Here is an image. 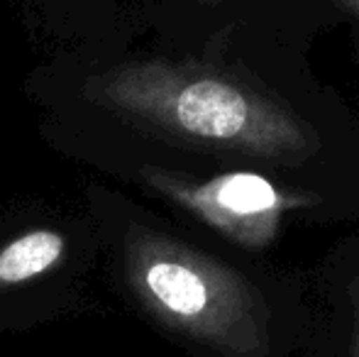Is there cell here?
Wrapping results in <instances>:
<instances>
[{
    "label": "cell",
    "mask_w": 359,
    "mask_h": 357,
    "mask_svg": "<svg viewBox=\"0 0 359 357\" xmlns=\"http://www.w3.org/2000/svg\"><path fill=\"white\" fill-rule=\"evenodd\" d=\"M306 88V86H301ZM90 98L156 140L359 198V130L340 98L288 90L242 57H137L90 79Z\"/></svg>",
    "instance_id": "6da1fadb"
},
{
    "label": "cell",
    "mask_w": 359,
    "mask_h": 357,
    "mask_svg": "<svg viewBox=\"0 0 359 357\" xmlns=\"http://www.w3.org/2000/svg\"><path fill=\"white\" fill-rule=\"evenodd\" d=\"M120 271L135 304L205 357H286L311 345L306 281L269 276L133 223Z\"/></svg>",
    "instance_id": "7a4b0ae2"
},
{
    "label": "cell",
    "mask_w": 359,
    "mask_h": 357,
    "mask_svg": "<svg viewBox=\"0 0 359 357\" xmlns=\"http://www.w3.org/2000/svg\"><path fill=\"white\" fill-rule=\"evenodd\" d=\"M151 194L164 198L222 243L247 255H264L298 220H340L359 215V198L255 169L194 174L144 164L137 172Z\"/></svg>",
    "instance_id": "3957f363"
},
{
    "label": "cell",
    "mask_w": 359,
    "mask_h": 357,
    "mask_svg": "<svg viewBox=\"0 0 359 357\" xmlns=\"http://www.w3.org/2000/svg\"><path fill=\"white\" fill-rule=\"evenodd\" d=\"M311 345H337L342 357H359V240H347L306 279Z\"/></svg>",
    "instance_id": "277c9868"
},
{
    "label": "cell",
    "mask_w": 359,
    "mask_h": 357,
    "mask_svg": "<svg viewBox=\"0 0 359 357\" xmlns=\"http://www.w3.org/2000/svg\"><path fill=\"white\" fill-rule=\"evenodd\" d=\"M69 235L54 225H34L0 245V291L25 286L62 267Z\"/></svg>",
    "instance_id": "5b68a950"
},
{
    "label": "cell",
    "mask_w": 359,
    "mask_h": 357,
    "mask_svg": "<svg viewBox=\"0 0 359 357\" xmlns=\"http://www.w3.org/2000/svg\"><path fill=\"white\" fill-rule=\"evenodd\" d=\"M332 8L337 10L342 20H347L352 34V44H355V64L359 72V0H327Z\"/></svg>",
    "instance_id": "8992f818"
},
{
    "label": "cell",
    "mask_w": 359,
    "mask_h": 357,
    "mask_svg": "<svg viewBox=\"0 0 359 357\" xmlns=\"http://www.w3.org/2000/svg\"><path fill=\"white\" fill-rule=\"evenodd\" d=\"M191 3L201 5V8H220V5L232 3V0H191Z\"/></svg>",
    "instance_id": "52a82bcc"
}]
</instances>
